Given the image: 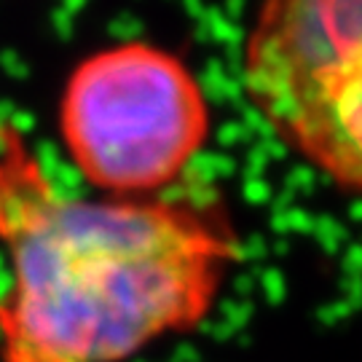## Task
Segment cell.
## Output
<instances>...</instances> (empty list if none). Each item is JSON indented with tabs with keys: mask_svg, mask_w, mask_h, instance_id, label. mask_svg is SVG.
Listing matches in <instances>:
<instances>
[{
	"mask_svg": "<svg viewBox=\"0 0 362 362\" xmlns=\"http://www.w3.org/2000/svg\"><path fill=\"white\" fill-rule=\"evenodd\" d=\"M242 81L287 148L362 196V0H263Z\"/></svg>",
	"mask_w": 362,
	"mask_h": 362,
	"instance_id": "3",
	"label": "cell"
},
{
	"mask_svg": "<svg viewBox=\"0 0 362 362\" xmlns=\"http://www.w3.org/2000/svg\"><path fill=\"white\" fill-rule=\"evenodd\" d=\"M3 362H124L194 330L239 258L231 228L182 202L65 196L0 118Z\"/></svg>",
	"mask_w": 362,
	"mask_h": 362,
	"instance_id": "1",
	"label": "cell"
},
{
	"mask_svg": "<svg viewBox=\"0 0 362 362\" xmlns=\"http://www.w3.org/2000/svg\"><path fill=\"white\" fill-rule=\"evenodd\" d=\"M209 103L177 54L145 40L81 59L59 100V132L78 172L110 194L177 180L207 145Z\"/></svg>",
	"mask_w": 362,
	"mask_h": 362,
	"instance_id": "2",
	"label": "cell"
}]
</instances>
